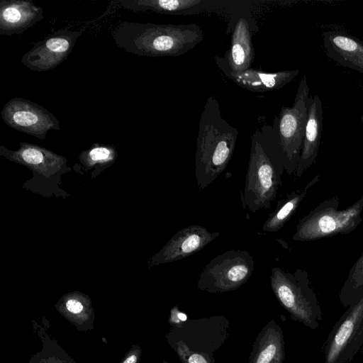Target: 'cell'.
I'll return each mask as SVG.
<instances>
[{
  "instance_id": "2e32d148",
  "label": "cell",
  "mask_w": 363,
  "mask_h": 363,
  "mask_svg": "<svg viewBox=\"0 0 363 363\" xmlns=\"http://www.w3.org/2000/svg\"><path fill=\"white\" fill-rule=\"evenodd\" d=\"M255 50L248 21L240 16L233 30L230 48L224 55V60L233 72H240L251 68Z\"/></svg>"
},
{
  "instance_id": "4316f807",
  "label": "cell",
  "mask_w": 363,
  "mask_h": 363,
  "mask_svg": "<svg viewBox=\"0 0 363 363\" xmlns=\"http://www.w3.org/2000/svg\"><path fill=\"white\" fill-rule=\"evenodd\" d=\"M177 316H178V318L182 320V321H184L186 320V314L184 313H179L177 314Z\"/></svg>"
},
{
  "instance_id": "484cf974",
  "label": "cell",
  "mask_w": 363,
  "mask_h": 363,
  "mask_svg": "<svg viewBox=\"0 0 363 363\" xmlns=\"http://www.w3.org/2000/svg\"><path fill=\"white\" fill-rule=\"evenodd\" d=\"M188 363H208V362L202 355L195 353L189 357Z\"/></svg>"
},
{
  "instance_id": "cb8c5ba5",
  "label": "cell",
  "mask_w": 363,
  "mask_h": 363,
  "mask_svg": "<svg viewBox=\"0 0 363 363\" xmlns=\"http://www.w3.org/2000/svg\"><path fill=\"white\" fill-rule=\"evenodd\" d=\"M116 156L114 147L95 143L88 150L83 151L80 157L88 164H105L112 162Z\"/></svg>"
},
{
  "instance_id": "ba28073f",
  "label": "cell",
  "mask_w": 363,
  "mask_h": 363,
  "mask_svg": "<svg viewBox=\"0 0 363 363\" xmlns=\"http://www.w3.org/2000/svg\"><path fill=\"white\" fill-rule=\"evenodd\" d=\"M253 257L245 250H231L213 258L203 269L198 287L209 292H224L238 289L252 274Z\"/></svg>"
},
{
  "instance_id": "7a4b0ae2",
  "label": "cell",
  "mask_w": 363,
  "mask_h": 363,
  "mask_svg": "<svg viewBox=\"0 0 363 363\" xmlns=\"http://www.w3.org/2000/svg\"><path fill=\"white\" fill-rule=\"evenodd\" d=\"M116 45L123 50L142 57H178L196 46L203 38L196 23L155 24L122 22L112 32Z\"/></svg>"
},
{
  "instance_id": "9a60e30c",
  "label": "cell",
  "mask_w": 363,
  "mask_h": 363,
  "mask_svg": "<svg viewBox=\"0 0 363 363\" xmlns=\"http://www.w3.org/2000/svg\"><path fill=\"white\" fill-rule=\"evenodd\" d=\"M323 45L328 56L338 65L363 73V43L342 31L323 33Z\"/></svg>"
},
{
  "instance_id": "7402d4cb",
  "label": "cell",
  "mask_w": 363,
  "mask_h": 363,
  "mask_svg": "<svg viewBox=\"0 0 363 363\" xmlns=\"http://www.w3.org/2000/svg\"><path fill=\"white\" fill-rule=\"evenodd\" d=\"M19 145L17 151H11L1 146V154L11 160L33 167L45 165L59 167L65 162V158L38 145L24 142L20 143Z\"/></svg>"
},
{
  "instance_id": "6da1fadb",
  "label": "cell",
  "mask_w": 363,
  "mask_h": 363,
  "mask_svg": "<svg viewBox=\"0 0 363 363\" xmlns=\"http://www.w3.org/2000/svg\"><path fill=\"white\" fill-rule=\"evenodd\" d=\"M284 171L275 116L272 125H262L252 135L248 167L241 195L243 207L252 213L269 208L282 185Z\"/></svg>"
},
{
  "instance_id": "3957f363",
  "label": "cell",
  "mask_w": 363,
  "mask_h": 363,
  "mask_svg": "<svg viewBox=\"0 0 363 363\" xmlns=\"http://www.w3.org/2000/svg\"><path fill=\"white\" fill-rule=\"evenodd\" d=\"M238 130L222 117L218 101L209 96L201 112L196 143L195 177L199 189L211 184L227 167Z\"/></svg>"
},
{
  "instance_id": "44dd1931",
  "label": "cell",
  "mask_w": 363,
  "mask_h": 363,
  "mask_svg": "<svg viewBox=\"0 0 363 363\" xmlns=\"http://www.w3.org/2000/svg\"><path fill=\"white\" fill-rule=\"evenodd\" d=\"M284 357L281 329L269 325L260 334L250 363H281Z\"/></svg>"
},
{
  "instance_id": "8fae6325",
  "label": "cell",
  "mask_w": 363,
  "mask_h": 363,
  "mask_svg": "<svg viewBox=\"0 0 363 363\" xmlns=\"http://www.w3.org/2000/svg\"><path fill=\"white\" fill-rule=\"evenodd\" d=\"M219 235V232H210L199 225L182 228L153 257V262L164 264L186 258L204 248Z\"/></svg>"
},
{
  "instance_id": "e0dca14e",
  "label": "cell",
  "mask_w": 363,
  "mask_h": 363,
  "mask_svg": "<svg viewBox=\"0 0 363 363\" xmlns=\"http://www.w3.org/2000/svg\"><path fill=\"white\" fill-rule=\"evenodd\" d=\"M58 312L79 331L94 329L95 315L91 300L85 295L72 293L55 304Z\"/></svg>"
},
{
  "instance_id": "d6986e66",
  "label": "cell",
  "mask_w": 363,
  "mask_h": 363,
  "mask_svg": "<svg viewBox=\"0 0 363 363\" xmlns=\"http://www.w3.org/2000/svg\"><path fill=\"white\" fill-rule=\"evenodd\" d=\"M320 175H316L302 189L286 194L278 201L276 209L271 213L262 225V231L273 233L279 230L294 215L308 191L318 183Z\"/></svg>"
},
{
  "instance_id": "9c48e42d",
  "label": "cell",
  "mask_w": 363,
  "mask_h": 363,
  "mask_svg": "<svg viewBox=\"0 0 363 363\" xmlns=\"http://www.w3.org/2000/svg\"><path fill=\"white\" fill-rule=\"evenodd\" d=\"M1 116L9 127L45 139L51 130H60V123L52 113L28 99L15 97L3 107Z\"/></svg>"
},
{
  "instance_id": "7c38bea8",
  "label": "cell",
  "mask_w": 363,
  "mask_h": 363,
  "mask_svg": "<svg viewBox=\"0 0 363 363\" xmlns=\"http://www.w3.org/2000/svg\"><path fill=\"white\" fill-rule=\"evenodd\" d=\"M215 61L228 78L242 88L255 92H265L282 88L299 74L298 69L276 72H266L252 68L240 72H233L225 64L223 57L216 56Z\"/></svg>"
},
{
  "instance_id": "5bb4252c",
  "label": "cell",
  "mask_w": 363,
  "mask_h": 363,
  "mask_svg": "<svg viewBox=\"0 0 363 363\" xmlns=\"http://www.w3.org/2000/svg\"><path fill=\"white\" fill-rule=\"evenodd\" d=\"M323 107L319 96H309L300 159L294 174L297 177H301L315 162L323 130Z\"/></svg>"
},
{
  "instance_id": "30bf717a",
  "label": "cell",
  "mask_w": 363,
  "mask_h": 363,
  "mask_svg": "<svg viewBox=\"0 0 363 363\" xmlns=\"http://www.w3.org/2000/svg\"><path fill=\"white\" fill-rule=\"evenodd\" d=\"M81 31L62 29L36 43L21 57V62L33 71L50 70L65 61L72 52Z\"/></svg>"
},
{
  "instance_id": "5b68a950",
  "label": "cell",
  "mask_w": 363,
  "mask_h": 363,
  "mask_svg": "<svg viewBox=\"0 0 363 363\" xmlns=\"http://www.w3.org/2000/svg\"><path fill=\"white\" fill-rule=\"evenodd\" d=\"M270 283L277 298L292 318L313 330L319 326L323 314L306 270L296 269L290 273L282 268L273 267Z\"/></svg>"
},
{
  "instance_id": "4fadbf2b",
  "label": "cell",
  "mask_w": 363,
  "mask_h": 363,
  "mask_svg": "<svg viewBox=\"0 0 363 363\" xmlns=\"http://www.w3.org/2000/svg\"><path fill=\"white\" fill-rule=\"evenodd\" d=\"M44 18L42 7L31 1L1 0L0 35H19Z\"/></svg>"
},
{
  "instance_id": "d4e9b609",
  "label": "cell",
  "mask_w": 363,
  "mask_h": 363,
  "mask_svg": "<svg viewBox=\"0 0 363 363\" xmlns=\"http://www.w3.org/2000/svg\"><path fill=\"white\" fill-rule=\"evenodd\" d=\"M141 347L139 345H133L121 363H138L141 357Z\"/></svg>"
},
{
  "instance_id": "52a82bcc",
  "label": "cell",
  "mask_w": 363,
  "mask_h": 363,
  "mask_svg": "<svg viewBox=\"0 0 363 363\" xmlns=\"http://www.w3.org/2000/svg\"><path fill=\"white\" fill-rule=\"evenodd\" d=\"M325 363H349L363 353V294L347 308L323 345Z\"/></svg>"
},
{
  "instance_id": "603a6c76",
  "label": "cell",
  "mask_w": 363,
  "mask_h": 363,
  "mask_svg": "<svg viewBox=\"0 0 363 363\" xmlns=\"http://www.w3.org/2000/svg\"><path fill=\"white\" fill-rule=\"evenodd\" d=\"M363 294V253L351 267L339 294L341 304L347 308Z\"/></svg>"
},
{
  "instance_id": "83f0119b",
  "label": "cell",
  "mask_w": 363,
  "mask_h": 363,
  "mask_svg": "<svg viewBox=\"0 0 363 363\" xmlns=\"http://www.w3.org/2000/svg\"><path fill=\"white\" fill-rule=\"evenodd\" d=\"M362 88L363 89V84L362 85ZM360 120L362 122H363V114H362L361 117H360Z\"/></svg>"
},
{
  "instance_id": "ffe728a7",
  "label": "cell",
  "mask_w": 363,
  "mask_h": 363,
  "mask_svg": "<svg viewBox=\"0 0 363 363\" xmlns=\"http://www.w3.org/2000/svg\"><path fill=\"white\" fill-rule=\"evenodd\" d=\"M49 321L43 317L40 323L33 321V328L41 340L42 348L31 355L28 363H77L50 335Z\"/></svg>"
},
{
  "instance_id": "277c9868",
  "label": "cell",
  "mask_w": 363,
  "mask_h": 363,
  "mask_svg": "<svg viewBox=\"0 0 363 363\" xmlns=\"http://www.w3.org/2000/svg\"><path fill=\"white\" fill-rule=\"evenodd\" d=\"M339 206L337 196L320 202L300 219L292 240L314 241L354 231L362 221L363 196L346 208L339 210Z\"/></svg>"
},
{
  "instance_id": "ac0fdd59",
  "label": "cell",
  "mask_w": 363,
  "mask_h": 363,
  "mask_svg": "<svg viewBox=\"0 0 363 363\" xmlns=\"http://www.w3.org/2000/svg\"><path fill=\"white\" fill-rule=\"evenodd\" d=\"M203 0H117L121 8L133 12L154 11L166 14L191 13L204 6Z\"/></svg>"
},
{
  "instance_id": "8992f818",
  "label": "cell",
  "mask_w": 363,
  "mask_h": 363,
  "mask_svg": "<svg viewBox=\"0 0 363 363\" xmlns=\"http://www.w3.org/2000/svg\"><path fill=\"white\" fill-rule=\"evenodd\" d=\"M308 98L309 86L307 77L303 76L299 83L293 106H282L277 116L284 171L290 175L295 174L300 159L307 121Z\"/></svg>"
}]
</instances>
